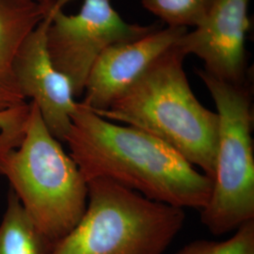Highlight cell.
<instances>
[{
  "instance_id": "cell-1",
  "label": "cell",
  "mask_w": 254,
  "mask_h": 254,
  "mask_svg": "<svg viewBox=\"0 0 254 254\" xmlns=\"http://www.w3.org/2000/svg\"><path fill=\"white\" fill-rule=\"evenodd\" d=\"M64 143L87 183L106 178L177 208L200 211L208 202L212 178L172 146L136 127L113 124L80 102Z\"/></svg>"
},
{
  "instance_id": "cell-2",
  "label": "cell",
  "mask_w": 254,
  "mask_h": 254,
  "mask_svg": "<svg viewBox=\"0 0 254 254\" xmlns=\"http://www.w3.org/2000/svg\"><path fill=\"white\" fill-rule=\"evenodd\" d=\"M185 58L174 45L109 109L95 113L158 137L213 179L218 116L194 95L184 70Z\"/></svg>"
},
{
  "instance_id": "cell-3",
  "label": "cell",
  "mask_w": 254,
  "mask_h": 254,
  "mask_svg": "<svg viewBox=\"0 0 254 254\" xmlns=\"http://www.w3.org/2000/svg\"><path fill=\"white\" fill-rule=\"evenodd\" d=\"M0 174L52 245L76 226L86 211L88 184L33 102L18 146L0 151Z\"/></svg>"
},
{
  "instance_id": "cell-4",
  "label": "cell",
  "mask_w": 254,
  "mask_h": 254,
  "mask_svg": "<svg viewBox=\"0 0 254 254\" xmlns=\"http://www.w3.org/2000/svg\"><path fill=\"white\" fill-rule=\"evenodd\" d=\"M87 184L83 217L48 254H163L184 226V209L106 178Z\"/></svg>"
},
{
  "instance_id": "cell-5",
  "label": "cell",
  "mask_w": 254,
  "mask_h": 254,
  "mask_svg": "<svg viewBox=\"0 0 254 254\" xmlns=\"http://www.w3.org/2000/svg\"><path fill=\"white\" fill-rule=\"evenodd\" d=\"M216 104L218 147L212 190L200 220L215 236L254 219V111L245 84L218 79L198 70Z\"/></svg>"
},
{
  "instance_id": "cell-6",
  "label": "cell",
  "mask_w": 254,
  "mask_h": 254,
  "mask_svg": "<svg viewBox=\"0 0 254 254\" xmlns=\"http://www.w3.org/2000/svg\"><path fill=\"white\" fill-rule=\"evenodd\" d=\"M156 28L127 23L111 0H84L75 15L64 13V7L56 10L47 30V48L55 67L71 82L74 97H80L93 64L106 49Z\"/></svg>"
},
{
  "instance_id": "cell-7",
  "label": "cell",
  "mask_w": 254,
  "mask_h": 254,
  "mask_svg": "<svg viewBox=\"0 0 254 254\" xmlns=\"http://www.w3.org/2000/svg\"><path fill=\"white\" fill-rule=\"evenodd\" d=\"M71 0H55L46 16L27 37L14 64L19 90L25 99L36 104L47 129L64 142L76 109L71 82L51 61L47 48V30L56 10Z\"/></svg>"
},
{
  "instance_id": "cell-8",
  "label": "cell",
  "mask_w": 254,
  "mask_h": 254,
  "mask_svg": "<svg viewBox=\"0 0 254 254\" xmlns=\"http://www.w3.org/2000/svg\"><path fill=\"white\" fill-rule=\"evenodd\" d=\"M249 2L215 0L204 21L193 31H187L176 46L186 57H199L204 63V71L213 76L233 84H245Z\"/></svg>"
},
{
  "instance_id": "cell-9",
  "label": "cell",
  "mask_w": 254,
  "mask_h": 254,
  "mask_svg": "<svg viewBox=\"0 0 254 254\" xmlns=\"http://www.w3.org/2000/svg\"><path fill=\"white\" fill-rule=\"evenodd\" d=\"M187 31L186 27L156 28L135 41L109 46L93 64L80 103L94 112L109 109Z\"/></svg>"
},
{
  "instance_id": "cell-10",
  "label": "cell",
  "mask_w": 254,
  "mask_h": 254,
  "mask_svg": "<svg viewBox=\"0 0 254 254\" xmlns=\"http://www.w3.org/2000/svg\"><path fill=\"white\" fill-rule=\"evenodd\" d=\"M50 7L36 0H0V113L27 105L14 64L23 43Z\"/></svg>"
},
{
  "instance_id": "cell-11",
  "label": "cell",
  "mask_w": 254,
  "mask_h": 254,
  "mask_svg": "<svg viewBox=\"0 0 254 254\" xmlns=\"http://www.w3.org/2000/svg\"><path fill=\"white\" fill-rule=\"evenodd\" d=\"M52 246L9 189L7 209L0 224V254H48Z\"/></svg>"
},
{
  "instance_id": "cell-12",
  "label": "cell",
  "mask_w": 254,
  "mask_h": 254,
  "mask_svg": "<svg viewBox=\"0 0 254 254\" xmlns=\"http://www.w3.org/2000/svg\"><path fill=\"white\" fill-rule=\"evenodd\" d=\"M146 9L168 27H198L206 18L215 0H141Z\"/></svg>"
},
{
  "instance_id": "cell-13",
  "label": "cell",
  "mask_w": 254,
  "mask_h": 254,
  "mask_svg": "<svg viewBox=\"0 0 254 254\" xmlns=\"http://www.w3.org/2000/svg\"><path fill=\"white\" fill-rule=\"evenodd\" d=\"M175 254H254V219L238 228L225 241H193Z\"/></svg>"
},
{
  "instance_id": "cell-14",
  "label": "cell",
  "mask_w": 254,
  "mask_h": 254,
  "mask_svg": "<svg viewBox=\"0 0 254 254\" xmlns=\"http://www.w3.org/2000/svg\"><path fill=\"white\" fill-rule=\"evenodd\" d=\"M29 107L26 105L19 109L0 113V136H8L18 133L23 128L28 115Z\"/></svg>"
},
{
  "instance_id": "cell-15",
  "label": "cell",
  "mask_w": 254,
  "mask_h": 254,
  "mask_svg": "<svg viewBox=\"0 0 254 254\" xmlns=\"http://www.w3.org/2000/svg\"><path fill=\"white\" fill-rule=\"evenodd\" d=\"M37 2L45 5L46 7H50L53 5V3L55 2V0H36Z\"/></svg>"
}]
</instances>
